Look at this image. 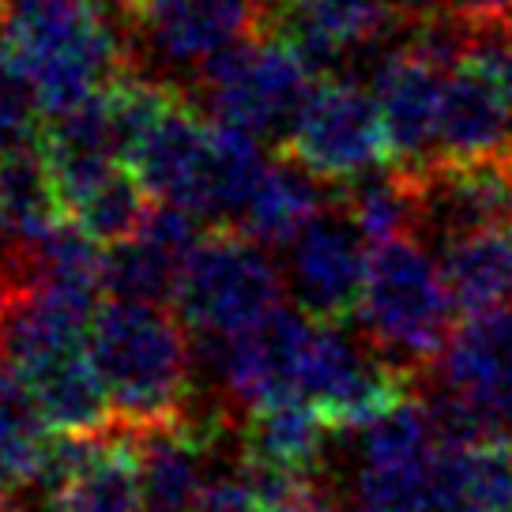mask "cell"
Returning <instances> with one entry per match:
<instances>
[{"instance_id":"1","label":"cell","mask_w":512,"mask_h":512,"mask_svg":"<svg viewBox=\"0 0 512 512\" xmlns=\"http://www.w3.org/2000/svg\"><path fill=\"white\" fill-rule=\"evenodd\" d=\"M0 61L42 117L72 110L132 72L128 0H19L0 31Z\"/></svg>"},{"instance_id":"2","label":"cell","mask_w":512,"mask_h":512,"mask_svg":"<svg viewBox=\"0 0 512 512\" xmlns=\"http://www.w3.org/2000/svg\"><path fill=\"white\" fill-rule=\"evenodd\" d=\"M91 354L117 426L151 430L196 411V339L174 305L132 298L98 305Z\"/></svg>"},{"instance_id":"3","label":"cell","mask_w":512,"mask_h":512,"mask_svg":"<svg viewBox=\"0 0 512 512\" xmlns=\"http://www.w3.org/2000/svg\"><path fill=\"white\" fill-rule=\"evenodd\" d=\"M460 309L448 294L437 260L415 234L369 245V272L358 324L362 336L411 369H430L445 354Z\"/></svg>"},{"instance_id":"4","label":"cell","mask_w":512,"mask_h":512,"mask_svg":"<svg viewBox=\"0 0 512 512\" xmlns=\"http://www.w3.org/2000/svg\"><path fill=\"white\" fill-rule=\"evenodd\" d=\"M238 226H215L185 260L174 309L192 336H234L287 305V268Z\"/></svg>"},{"instance_id":"5","label":"cell","mask_w":512,"mask_h":512,"mask_svg":"<svg viewBox=\"0 0 512 512\" xmlns=\"http://www.w3.org/2000/svg\"><path fill=\"white\" fill-rule=\"evenodd\" d=\"M317 72L298 49L272 31H256L223 49L196 76L189 98L211 121L245 128L260 140H283Z\"/></svg>"},{"instance_id":"6","label":"cell","mask_w":512,"mask_h":512,"mask_svg":"<svg viewBox=\"0 0 512 512\" xmlns=\"http://www.w3.org/2000/svg\"><path fill=\"white\" fill-rule=\"evenodd\" d=\"M264 27L260 0H128L132 72L189 91L223 49Z\"/></svg>"},{"instance_id":"7","label":"cell","mask_w":512,"mask_h":512,"mask_svg":"<svg viewBox=\"0 0 512 512\" xmlns=\"http://www.w3.org/2000/svg\"><path fill=\"white\" fill-rule=\"evenodd\" d=\"M279 155L305 166L324 185H347L392 166L381 106L351 80L317 76L279 140Z\"/></svg>"},{"instance_id":"8","label":"cell","mask_w":512,"mask_h":512,"mask_svg":"<svg viewBox=\"0 0 512 512\" xmlns=\"http://www.w3.org/2000/svg\"><path fill=\"white\" fill-rule=\"evenodd\" d=\"M317 317H309L302 305H279L275 313L241 328L234 336H192L196 354L211 358V373L223 388L226 415H253L260 407L283 400H302L305 358L313 339Z\"/></svg>"},{"instance_id":"9","label":"cell","mask_w":512,"mask_h":512,"mask_svg":"<svg viewBox=\"0 0 512 512\" xmlns=\"http://www.w3.org/2000/svg\"><path fill=\"white\" fill-rule=\"evenodd\" d=\"M211 155L215 121L189 98V91L166 106L125 151L128 170L155 204H177L211 223Z\"/></svg>"},{"instance_id":"10","label":"cell","mask_w":512,"mask_h":512,"mask_svg":"<svg viewBox=\"0 0 512 512\" xmlns=\"http://www.w3.org/2000/svg\"><path fill=\"white\" fill-rule=\"evenodd\" d=\"M287 283L309 317L351 324L362 305L369 272V241L332 204L287 245Z\"/></svg>"},{"instance_id":"11","label":"cell","mask_w":512,"mask_h":512,"mask_svg":"<svg viewBox=\"0 0 512 512\" xmlns=\"http://www.w3.org/2000/svg\"><path fill=\"white\" fill-rule=\"evenodd\" d=\"M46 512H147L132 433L110 430L64 437L46 467Z\"/></svg>"},{"instance_id":"12","label":"cell","mask_w":512,"mask_h":512,"mask_svg":"<svg viewBox=\"0 0 512 512\" xmlns=\"http://www.w3.org/2000/svg\"><path fill=\"white\" fill-rule=\"evenodd\" d=\"M403 174L415 185L418 230L430 226L441 241L479 226H512V144L467 159L437 155Z\"/></svg>"},{"instance_id":"13","label":"cell","mask_w":512,"mask_h":512,"mask_svg":"<svg viewBox=\"0 0 512 512\" xmlns=\"http://www.w3.org/2000/svg\"><path fill=\"white\" fill-rule=\"evenodd\" d=\"M441 384L512 437V305L464 317L437 358Z\"/></svg>"},{"instance_id":"14","label":"cell","mask_w":512,"mask_h":512,"mask_svg":"<svg viewBox=\"0 0 512 512\" xmlns=\"http://www.w3.org/2000/svg\"><path fill=\"white\" fill-rule=\"evenodd\" d=\"M448 72L415 49H392L373 76L384 136L396 170H422L437 155V125Z\"/></svg>"},{"instance_id":"15","label":"cell","mask_w":512,"mask_h":512,"mask_svg":"<svg viewBox=\"0 0 512 512\" xmlns=\"http://www.w3.org/2000/svg\"><path fill=\"white\" fill-rule=\"evenodd\" d=\"M396 19H403L396 0H283L260 31L279 34L317 76H328L347 49L381 38Z\"/></svg>"},{"instance_id":"16","label":"cell","mask_w":512,"mask_h":512,"mask_svg":"<svg viewBox=\"0 0 512 512\" xmlns=\"http://www.w3.org/2000/svg\"><path fill=\"white\" fill-rule=\"evenodd\" d=\"M512 144V95L494 72L475 61H460L445 80L437 155L467 159ZM433 155V159H437Z\"/></svg>"},{"instance_id":"17","label":"cell","mask_w":512,"mask_h":512,"mask_svg":"<svg viewBox=\"0 0 512 512\" xmlns=\"http://www.w3.org/2000/svg\"><path fill=\"white\" fill-rule=\"evenodd\" d=\"M433 512H512V437L433 445Z\"/></svg>"},{"instance_id":"18","label":"cell","mask_w":512,"mask_h":512,"mask_svg":"<svg viewBox=\"0 0 512 512\" xmlns=\"http://www.w3.org/2000/svg\"><path fill=\"white\" fill-rule=\"evenodd\" d=\"M437 268L464 317L512 305V226H479L441 241Z\"/></svg>"},{"instance_id":"19","label":"cell","mask_w":512,"mask_h":512,"mask_svg":"<svg viewBox=\"0 0 512 512\" xmlns=\"http://www.w3.org/2000/svg\"><path fill=\"white\" fill-rule=\"evenodd\" d=\"M64 219L61 189L53 181L42 147L27 144L0 155V238L4 253L27 249L34 241L49 238Z\"/></svg>"},{"instance_id":"20","label":"cell","mask_w":512,"mask_h":512,"mask_svg":"<svg viewBox=\"0 0 512 512\" xmlns=\"http://www.w3.org/2000/svg\"><path fill=\"white\" fill-rule=\"evenodd\" d=\"M234 433H238L234 452L245 464L317 475L324 460V437L332 430L309 400H283L245 415Z\"/></svg>"},{"instance_id":"21","label":"cell","mask_w":512,"mask_h":512,"mask_svg":"<svg viewBox=\"0 0 512 512\" xmlns=\"http://www.w3.org/2000/svg\"><path fill=\"white\" fill-rule=\"evenodd\" d=\"M324 208H328L324 181L298 162H290L287 155H279L272 159L264 181L256 185L238 230H245L249 238H256L268 249H287Z\"/></svg>"},{"instance_id":"22","label":"cell","mask_w":512,"mask_h":512,"mask_svg":"<svg viewBox=\"0 0 512 512\" xmlns=\"http://www.w3.org/2000/svg\"><path fill=\"white\" fill-rule=\"evenodd\" d=\"M343 505L347 512H433V448L388 460L362 456Z\"/></svg>"},{"instance_id":"23","label":"cell","mask_w":512,"mask_h":512,"mask_svg":"<svg viewBox=\"0 0 512 512\" xmlns=\"http://www.w3.org/2000/svg\"><path fill=\"white\" fill-rule=\"evenodd\" d=\"M34 95L8 64L0 61V155L27 144L34 132Z\"/></svg>"},{"instance_id":"24","label":"cell","mask_w":512,"mask_h":512,"mask_svg":"<svg viewBox=\"0 0 512 512\" xmlns=\"http://www.w3.org/2000/svg\"><path fill=\"white\" fill-rule=\"evenodd\" d=\"M192 512H272L264 505V497L253 490V482L238 471L219 475L208 482V490L200 494V501L192 505Z\"/></svg>"},{"instance_id":"25","label":"cell","mask_w":512,"mask_h":512,"mask_svg":"<svg viewBox=\"0 0 512 512\" xmlns=\"http://www.w3.org/2000/svg\"><path fill=\"white\" fill-rule=\"evenodd\" d=\"M396 8L403 19L422 16V12H452V16L475 19L482 27H497L512 12V0H396Z\"/></svg>"},{"instance_id":"26","label":"cell","mask_w":512,"mask_h":512,"mask_svg":"<svg viewBox=\"0 0 512 512\" xmlns=\"http://www.w3.org/2000/svg\"><path fill=\"white\" fill-rule=\"evenodd\" d=\"M16 275H12V268H8V260L0 256V336H4V320H8V309H12V302H16Z\"/></svg>"},{"instance_id":"27","label":"cell","mask_w":512,"mask_h":512,"mask_svg":"<svg viewBox=\"0 0 512 512\" xmlns=\"http://www.w3.org/2000/svg\"><path fill=\"white\" fill-rule=\"evenodd\" d=\"M12 4H16V0H0V31H4V23L12 16Z\"/></svg>"},{"instance_id":"28","label":"cell","mask_w":512,"mask_h":512,"mask_svg":"<svg viewBox=\"0 0 512 512\" xmlns=\"http://www.w3.org/2000/svg\"><path fill=\"white\" fill-rule=\"evenodd\" d=\"M501 31H505V42L512 46V12L505 16V23H501Z\"/></svg>"},{"instance_id":"29","label":"cell","mask_w":512,"mask_h":512,"mask_svg":"<svg viewBox=\"0 0 512 512\" xmlns=\"http://www.w3.org/2000/svg\"><path fill=\"white\" fill-rule=\"evenodd\" d=\"M8 512H12V509H8Z\"/></svg>"},{"instance_id":"30","label":"cell","mask_w":512,"mask_h":512,"mask_svg":"<svg viewBox=\"0 0 512 512\" xmlns=\"http://www.w3.org/2000/svg\"><path fill=\"white\" fill-rule=\"evenodd\" d=\"M16 4H19V0H16Z\"/></svg>"}]
</instances>
